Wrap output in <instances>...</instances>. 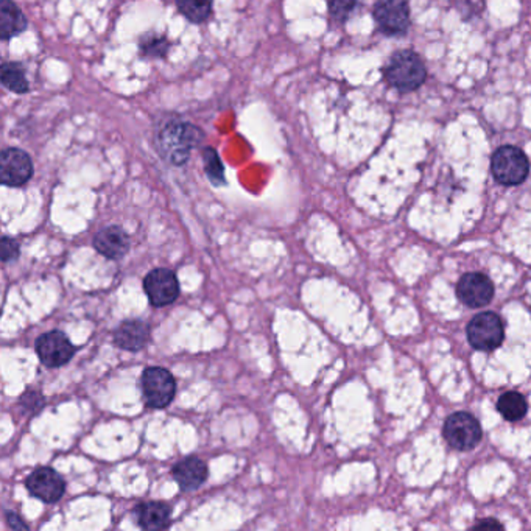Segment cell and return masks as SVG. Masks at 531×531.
Masks as SVG:
<instances>
[{"label": "cell", "mask_w": 531, "mask_h": 531, "mask_svg": "<svg viewBox=\"0 0 531 531\" xmlns=\"http://www.w3.org/2000/svg\"><path fill=\"white\" fill-rule=\"evenodd\" d=\"M203 131L181 119H172L156 133V147L165 161L181 167L190 158L192 150L200 145Z\"/></svg>", "instance_id": "cell-1"}, {"label": "cell", "mask_w": 531, "mask_h": 531, "mask_svg": "<svg viewBox=\"0 0 531 531\" xmlns=\"http://www.w3.org/2000/svg\"><path fill=\"white\" fill-rule=\"evenodd\" d=\"M385 75L391 86L402 92L415 91L426 81L427 71L422 59L410 50L395 53L387 65Z\"/></svg>", "instance_id": "cell-2"}, {"label": "cell", "mask_w": 531, "mask_h": 531, "mask_svg": "<svg viewBox=\"0 0 531 531\" xmlns=\"http://www.w3.org/2000/svg\"><path fill=\"white\" fill-rule=\"evenodd\" d=\"M491 172L496 181L504 186H518L530 172V162L522 150L512 145L500 147L491 159Z\"/></svg>", "instance_id": "cell-3"}, {"label": "cell", "mask_w": 531, "mask_h": 531, "mask_svg": "<svg viewBox=\"0 0 531 531\" xmlns=\"http://www.w3.org/2000/svg\"><path fill=\"white\" fill-rule=\"evenodd\" d=\"M143 397L150 408H165L175 399V377L165 368L150 366L141 377Z\"/></svg>", "instance_id": "cell-4"}, {"label": "cell", "mask_w": 531, "mask_h": 531, "mask_svg": "<svg viewBox=\"0 0 531 531\" xmlns=\"http://www.w3.org/2000/svg\"><path fill=\"white\" fill-rule=\"evenodd\" d=\"M504 324L496 313L486 312L473 318L467 326V340L475 350H494L504 343Z\"/></svg>", "instance_id": "cell-5"}, {"label": "cell", "mask_w": 531, "mask_h": 531, "mask_svg": "<svg viewBox=\"0 0 531 531\" xmlns=\"http://www.w3.org/2000/svg\"><path fill=\"white\" fill-rule=\"evenodd\" d=\"M35 350L41 363L47 368H61L75 356V346L65 332L52 331L39 335Z\"/></svg>", "instance_id": "cell-6"}, {"label": "cell", "mask_w": 531, "mask_h": 531, "mask_svg": "<svg viewBox=\"0 0 531 531\" xmlns=\"http://www.w3.org/2000/svg\"><path fill=\"white\" fill-rule=\"evenodd\" d=\"M143 290L153 307L173 304L180 296V282L169 268H156L143 279Z\"/></svg>", "instance_id": "cell-7"}, {"label": "cell", "mask_w": 531, "mask_h": 531, "mask_svg": "<svg viewBox=\"0 0 531 531\" xmlns=\"http://www.w3.org/2000/svg\"><path fill=\"white\" fill-rule=\"evenodd\" d=\"M26 488L41 502L57 504L65 496V481L53 467H39L27 477Z\"/></svg>", "instance_id": "cell-8"}, {"label": "cell", "mask_w": 531, "mask_h": 531, "mask_svg": "<svg viewBox=\"0 0 531 531\" xmlns=\"http://www.w3.org/2000/svg\"><path fill=\"white\" fill-rule=\"evenodd\" d=\"M444 438L457 450H471L481 440V428L469 413H455L444 424Z\"/></svg>", "instance_id": "cell-9"}, {"label": "cell", "mask_w": 531, "mask_h": 531, "mask_svg": "<svg viewBox=\"0 0 531 531\" xmlns=\"http://www.w3.org/2000/svg\"><path fill=\"white\" fill-rule=\"evenodd\" d=\"M33 161L20 149H5L0 156V180L8 188H20L32 180Z\"/></svg>", "instance_id": "cell-10"}, {"label": "cell", "mask_w": 531, "mask_h": 531, "mask_svg": "<svg viewBox=\"0 0 531 531\" xmlns=\"http://www.w3.org/2000/svg\"><path fill=\"white\" fill-rule=\"evenodd\" d=\"M374 18L381 30L387 35H401L410 24V10L405 0H379L374 7Z\"/></svg>", "instance_id": "cell-11"}, {"label": "cell", "mask_w": 531, "mask_h": 531, "mask_svg": "<svg viewBox=\"0 0 531 531\" xmlns=\"http://www.w3.org/2000/svg\"><path fill=\"white\" fill-rule=\"evenodd\" d=\"M457 293L469 307H483L493 299L494 285L491 279L481 273H467L460 279Z\"/></svg>", "instance_id": "cell-12"}, {"label": "cell", "mask_w": 531, "mask_h": 531, "mask_svg": "<svg viewBox=\"0 0 531 531\" xmlns=\"http://www.w3.org/2000/svg\"><path fill=\"white\" fill-rule=\"evenodd\" d=\"M130 235L125 233L124 227L117 225L100 229L97 235L94 237V248L106 259H122L130 251Z\"/></svg>", "instance_id": "cell-13"}, {"label": "cell", "mask_w": 531, "mask_h": 531, "mask_svg": "<svg viewBox=\"0 0 531 531\" xmlns=\"http://www.w3.org/2000/svg\"><path fill=\"white\" fill-rule=\"evenodd\" d=\"M208 473V465L196 457H188L178 461L172 469V475L182 491H196L200 486L204 485Z\"/></svg>", "instance_id": "cell-14"}, {"label": "cell", "mask_w": 531, "mask_h": 531, "mask_svg": "<svg viewBox=\"0 0 531 531\" xmlns=\"http://www.w3.org/2000/svg\"><path fill=\"white\" fill-rule=\"evenodd\" d=\"M150 340V324L142 319H128L114 332V343L120 350L137 352L143 350Z\"/></svg>", "instance_id": "cell-15"}, {"label": "cell", "mask_w": 531, "mask_h": 531, "mask_svg": "<svg viewBox=\"0 0 531 531\" xmlns=\"http://www.w3.org/2000/svg\"><path fill=\"white\" fill-rule=\"evenodd\" d=\"M135 514L143 530H162L169 525L172 508L162 502H145L135 508Z\"/></svg>", "instance_id": "cell-16"}, {"label": "cell", "mask_w": 531, "mask_h": 531, "mask_svg": "<svg viewBox=\"0 0 531 531\" xmlns=\"http://www.w3.org/2000/svg\"><path fill=\"white\" fill-rule=\"evenodd\" d=\"M27 28V19L13 0L0 2V38L4 41L14 38Z\"/></svg>", "instance_id": "cell-17"}, {"label": "cell", "mask_w": 531, "mask_h": 531, "mask_svg": "<svg viewBox=\"0 0 531 531\" xmlns=\"http://www.w3.org/2000/svg\"><path fill=\"white\" fill-rule=\"evenodd\" d=\"M0 80H2V85L14 94H26L30 89L26 71L22 69L19 63H5L2 65Z\"/></svg>", "instance_id": "cell-18"}, {"label": "cell", "mask_w": 531, "mask_h": 531, "mask_svg": "<svg viewBox=\"0 0 531 531\" xmlns=\"http://www.w3.org/2000/svg\"><path fill=\"white\" fill-rule=\"evenodd\" d=\"M497 410L506 421H519L527 413V401L524 396L519 395L516 391H508L505 395L500 396Z\"/></svg>", "instance_id": "cell-19"}, {"label": "cell", "mask_w": 531, "mask_h": 531, "mask_svg": "<svg viewBox=\"0 0 531 531\" xmlns=\"http://www.w3.org/2000/svg\"><path fill=\"white\" fill-rule=\"evenodd\" d=\"M180 13L194 24H203L212 14V0H176Z\"/></svg>", "instance_id": "cell-20"}, {"label": "cell", "mask_w": 531, "mask_h": 531, "mask_svg": "<svg viewBox=\"0 0 531 531\" xmlns=\"http://www.w3.org/2000/svg\"><path fill=\"white\" fill-rule=\"evenodd\" d=\"M169 49L170 42L167 38L158 33H145L139 39V52L147 58H165Z\"/></svg>", "instance_id": "cell-21"}, {"label": "cell", "mask_w": 531, "mask_h": 531, "mask_svg": "<svg viewBox=\"0 0 531 531\" xmlns=\"http://www.w3.org/2000/svg\"><path fill=\"white\" fill-rule=\"evenodd\" d=\"M203 162H204V170L208 175L209 181L212 182L217 188L227 184L225 178V167L221 164L220 156L211 147L203 150Z\"/></svg>", "instance_id": "cell-22"}, {"label": "cell", "mask_w": 531, "mask_h": 531, "mask_svg": "<svg viewBox=\"0 0 531 531\" xmlns=\"http://www.w3.org/2000/svg\"><path fill=\"white\" fill-rule=\"evenodd\" d=\"M360 0H329V12L332 18L338 22H344L350 19V14L356 12Z\"/></svg>", "instance_id": "cell-23"}, {"label": "cell", "mask_w": 531, "mask_h": 531, "mask_svg": "<svg viewBox=\"0 0 531 531\" xmlns=\"http://www.w3.org/2000/svg\"><path fill=\"white\" fill-rule=\"evenodd\" d=\"M20 407L24 408V412L35 415L44 407V397L38 391H27L20 397Z\"/></svg>", "instance_id": "cell-24"}, {"label": "cell", "mask_w": 531, "mask_h": 531, "mask_svg": "<svg viewBox=\"0 0 531 531\" xmlns=\"http://www.w3.org/2000/svg\"><path fill=\"white\" fill-rule=\"evenodd\" d=\"M2 260L7 264V262H13V260L18 259L19 258V243L16 242V240L12 239V237H4L2 239Z\"/></svg>", "instance_id": "cell-25"}, {"label": "cell", "mask_w": 531, "mask_h": 531, "mask_svg": "<svg viewBox=\"0 0 531 531\" xmlns=\"http://www.w3.org/2000/svg\"><path fill=\"white\" fill-rule=\"evenodd\" d=\"M7 522L13 530H28V525L13 512H7Z\"/></svg>", "instance_id": "cell-26"}, {"label": "cell", "mask_w": 531, "mask_h": 531, "mask_svg": "<svg viewBox=\"0 0 531 531\" xmlns=\"http://www.w3.org/2000/svg\"><path fill=\"white\" fill-rule=\"evenodd\" d=\"M483 527H496V528H502V525L499 522H496V520H489V522H480L477 525V528H483Z\"/></svg>", "instance_id": "cell-27"}]
</instances>
